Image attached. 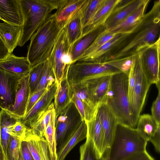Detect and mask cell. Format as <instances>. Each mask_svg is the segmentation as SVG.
<instances>
[{"mask_svg":"<svg viewBox=\"0 0 160 160\" xmlns=\"http://www.w3.org/2000/svg\"><path fill=\"white\" fill-rule=\"evenodd\" d=\"M32 67L26 57H17L12 53L0 61V68L20 75L28 74Z\"/></svg>","mask_w":160,"mask_h":160,"instance_id":"44dd1931","label":"cell"},{"mask_svg":"<svg viewBox=\"0 0 160 160\" xmlns=\"http://www.w3.org/2000/svg\"><path fill=\"white\" fill-rule=\"evenodd\" d=\"M121 72L114 67L103 63L78 61L69 66L67 78L71 86L100 76Z\"/></svg>","mask_w":160,"mask_h":160,"instance_id":"52a82bcc","label":"cell"},{"mask_svg":"<svg viewBox=\"0 0 160 160\" xmlns=\"http://www.w3.org/2000/svg\"><path fill=\"white\" fill-rule=\"evenodd\" d=\"M44 61L32 67L29 73V97L35 92L40 82L43 74Z\"/></svg>","mask_w":160,"mask_h":160,"instance_id":"f35d334b","label":"cell"},{"mask_svg":"<svg viewBox=\"0 0 160 160\" xmlns=\"http://www.w3.org/2000/svg\"><path fill=\"white\" fill-rule=\"evenodd\" d=\"M55 82V75L49 58L44 61L43 74L40 82L35 92L46 89Z\"/></svg>","mask_w":160,"mask_h":160,"instance_id":"8d00e7d4","label":"cell"},{"mask_svg":"<svg viewBox=\"0 0 160 160\" xmlns=\"http://www.w3.org/2000/svg\"><path fill=\"white\" fill-rule=\"evenodd\" d=\"M87 127L85 120H82L78 129L62 148L57 152L58 160H64L67 154L78 142L86 138Z\"/></svg>","mask_w":160,"mask_h":160,"instance_id":"83f0119b","label":"cell"},{"mask_svg":"<svg viewBox=\"0 0 160 160\" xmlns=\"http://www.w3.org/2000/svg\"><path fill=\"white\" fill-rule=\"evenodd\" d=\"M143 0H121L106 20L104 26L110 30L123 22L139 6Z\"/></svg>","mask_w":160,"mask_h":160,"instance_id":"7c38bea8","label":"cell"},{"mask_svg":"<svg viewBox=\"0 0 160 160\" xmlns=\"http://www.w3.org/2000/svg\"><path fill=\"white\" fill-rule=\"evenodd\" d=\"M124 160H155L146 150L134 153Z\"/></svg>","mask_w":160,"mask_h":160,"instance_id":"7dc6e473","label":"cell"},{"mask_svg":"<svg viewBox=\"0 0 160 160\" xmlns=\"http://www.w3.org/2000/svg\"><path fill=\"white\" fill-rule=\"evenodd\" d=\"M21 119L6 110L2 109L0 110V143L6 157L7 148L10 136V131L13 125Z\"/></svg>","mask_w":160,"mask_h":160,"instance_id":"d4e9b609","label":"cell"},{"mask_svg":"<svg viewBox=\"0 0 160 160\" xmlns=\"http://www.w3.org/2000/svg\"><path fill=\"white\" fill-rule=\"evenodd\" d=\"M143 72L151 85L160 82V38L138 51Z\"/></svg>","mask_w":160,"mask_h":160,"instance_id":"9c48e42d","label":"cell"},{"mask_svg":"<svg viewBox=\"0 0 160 160\" xmlns=\"http://www.w3.org/2000/svg\"><path fill=\"white\" fill-rule=\"evenodd\" d=\"M130 32L116 34L112 38L95 51L80 61L97 62Z\"/></svg>","mask_w":160,"mask_h":160,"instance_id":"836d02e7","label":"cell"},{"mask_svg":"<svg viewBox=\"0 0 160 160\" xmlns=\"http://www.w3.org/2000/svg\"><path fill=\"white\" fill-rule=\"evenodd\" d=\"M24 76L12 73L0 68L1 109L6 110L14 105L19 81Z\"/></svg>","mask_w":160,"mask_h":160,"instance_id":"8fae6325","label":"cell"},{"mask_svg":"<svg viewBox=\"0 0 160 160\" xmlns=\"http://www.w3.org/2000/svg\"><path fill=\"white\" fill-rule=\"evenodd\" d=\"M134 54L125 58L108 60L102 63L114 67L128 77L132 66Z\"/></svg>","mask_w":160,"mask_h":160,"instance_id":"ab89813d","label":"cell"},{"mask_svg":"<svg viewBox=\"0 0 160 160\" xmlns=\"http://www.w3.org/2000/svg\"><path fill=\"white\" fill-rule=\"evenodd\" d=\"M86 138L85 143L80 147L79 160H107L104 156H98L91 140L88 137Z\"/></svg>","mask_w":160,"mask_h":160,"instance_id":"74e56055","label":"cell"},{"mask_svg":"<svg viewBox=\"0 0 160 160\" xmlns=\"http://www.w3.org/2000/svg\"><path fill=\"white\" fill-rule=\"evenodd\" d=\"M70 48L66 32L64 27L57 38L49 58L52 64L55 82L58 86L65 74L68 71L69 66H67L64 64L63 58L65 53L69 52Z\"/></svg>","mask_w":160,"mask_h":160,"instance_id":"30bf717a","label":"cell"},{"mask_svg":"<svg viewBox=\"0 0 160 160\" xmlns=\"http://www.w3.org/2000/svg\"><path fill=\"white\" fill-rule=\"evenodd\" d=\"M148 142L136 128L118 122L105 157L107 160H124L134 153L146 150Z\"/></svg>","mask_w":160,"mask_h":160,"instance_id":"277c9868","label":"cell"},{"mask_svg":"<svg viewBox=\"0 0 160 160\" xmlns=\"http://www.w3.org/2000/svg\"><path fill=\"white\" fill-rule=\"evenodd\" d=\"M159 127L160 124L151 115L144 114L140 115L136 129L140 135L148 142Z\"/></svg>","mask_w":160,"mask_h":160,"instance_id":"f1b7e54d","label":"cell"},{"mask_svg":"<svg viewBox=\"0 0 160 160\" xmlns=\"http://www.w3.org/2000/svg\"><path fill=\"white\" fill-rule=\"evenodd\" d=\"M121 0H103L91 24L83 30L82 36L102 26Z\"/></svg>","mask_w":160,"mask_h":160,"instance_id":"7402d4cb","label":"cell"},{"mask_svg":"<svg viewBox=\"0 0 160 160\" xmlns=\"http://www.w3.org/2000/svg\"><path fill=\"white\" fill-rule=\"evenodd\" d=\"M22 141L20 139L10 135L6 149L7 160H18Z\"/></svg>","mask_w":160,"mask_h":160,"instance_id":"60d3db41","label":"cell"},{"mask_svg":"<svg viewBox=\"0 0 160 160\" xmlns=\"http://www.w3.org/2000/svg\"><path fill=\"white\" fill-rule=\"evenodd\" d=\"M47 88L35 92L29 97L27 106L25 114L31 109L39 99L45 92Z\"/></svg>","mask_w":160,"mask_h":160,"instance_id":"f6af8a7d","label":"cell"},{"mask_svg":"<svg viewBox=\"0 0 160 160\" xmlns=\"http://www.w3.org/2000/svg\"><path fill=\"white\" fill-rule=\"evenodd\" d=\"M64 25L58 21L54 13L33 35L30 39L26 57L32 67L49 58Z\"/></svg>","mask_w":160,"mask_h":160,"instance_id":"7a4b0ae2","label":"cell"},{"mask_svg":"<svg viewBox=\"0 0 160 160\" xmlns=\"http://www.w3.org/2000/svg\"><path fill=\"white\" fill-rule=\"evenodd\" d=\"M22 32V26L0 22V38L11 53L18 46Z\"/></svg>","mask_w":160,"mask_h":160,"instance_id":"ffe728a7","label":"cell"},{"mask_svg":"<svg viewBox=\"0 0 160 160\" xmlns=\"http://www.w3.org/2000/svg\"><path fill=\"white\" fill-rule=\"evenodd\" d=\"M0 13L3 22L22 26L23 17L19 0H0Z\"/></svg>","mask_w":160,"mask_h":160,"instance_id":"e0dca14e","label":"cell"},{"mask_svg":"<svg viewBox=\"0 0 160 160\" xmlns=\"http://www.w3.org/2000/svg\"><path fill=\"white\" fill-rule=\"evenodd\" d=\"M40 138L30 128L28 127L25 137L23 140L26 142L29 150L35 160H41Z\"/></svg>","mask_w":160,"mask_h":160,"instance_id":"d590c367","label":"cell"},{"mask_svg":"<svg viewBox=\"0 0 160 160\" xmlns=\"http://www.w3.org/2000/svg\"><path fill=\"white\" fill-rule=\"evenodd\" d=\"M28 128V127L23 124L20 120L12 126L10 131V135L22 141L25 137Z\"/></svg>","mask_w":160,"mask_h":160,"instance_id":"b9f144b4","label":"cell"},{"mask_svg":"<svg viewBox=\"0 0 160 160\" xmlns=\"http://www.w3.org/2000/svg\"><path fill=\"white\" fill-rule=\"evenodd\" d=\"M111 75L100 76L80 83L85 87L89 96L97 107L105 100L109 88Z\"/></svg>","mask_w":160,"mask_h":160,"instance_id":"5bb4252c","label":"cell"},{"mask_svg":"<svg viewBox=\"0 0 160 160\" xmlns=\"http://www.w3.org/2000/svg\"></svg>","mask_w":160,"mask_h":160,"instance_id":"11a10c76","label":"cell"},{"mask_svg":"<svg viewBox=\"0 0 160 160\" xmlns=\"http://www.w3.org/2000/svg\"><path fill=\"white\" fill-rule=\"evenodd\" d=\"M103 0H86L82 7L81 20L83 30L90 25Z\"/></svg>","mask_w":160,"mask_h":160,"instance_id":"1f68e13d","label":"cell"},{"mask_svg":"<svg viewBox=\"0 0 160 160\" xmlns=\"http://www.w3.org/2000/svg\"><path fill=\"white\" fill-rule=\"evenodd\" d=\"M18 160H23L22 157V156L21 155V154L20 153V151Z\"/></svg>","mask_w":160,"mask_h":160,"instance_id":"f5cc1de1","label":"cell"},{"mask_svg":"<svg viewBox=\"0 0 160 160\" xmlns=\"http://www.w3.org/2000/svg\"><path fill=\"white\" fill-rule=\"evenodd\" d=\"M62 0H19L23 17L21 37L18 46L30 40L38 29L57 10Z\"/></svg>","mask_w":160,"mask_h":160,"instance_id":"3957f363","label":"cell"},{"mask_svg":"<svg viewBox=\"0 0 160 160\" xmlns=\"http://www.w3.org/2000/svg\"><path fill=\"white\" fill-rule=\"evenodd\" d=\"M11 54L0 38V61L6 58Z\"/></svg>","mask_w":160,"mask_h":160,"instance_id":"f907efd6","label":"cell"},{"mask_svg":"<svg viewBox=\"0 0 160 160\" xmlns=\"http://www.w3.org/2000/svg\"><path fill=\"white\" fill-rule=\"evenodd\" d=\"M151 115L159 124H160V90L158 95L153 102L151 108Z\"/></svg>","mask_w":160,"mask_h":160,"instance_id":"7bdbcfd3","label":"cell"},{"mask_svg":"<svg viewBox=\"0 0 160 160\" xmlns=\"http://www.w3.org/2000/svg\"><path fill=\"white\" fill-rule=\"evenodd\" d=\"M20 153L23 160H35L29 150L26 142L25 140L22 141Z\"/></svg>","mask_w":160,"mask_h":160,"instance_id":"c3c4849f","label":"cell"},{"mask_svg":"<svg viewBox=\"0 0 160 160\" xmlns=\"http://www.w3.org/2000/svg\"><path fill=\"white\" fill-rule=\"evenodd\" d=\"M128 92V77L122 72L112 75L109 88L103 102L110 108L118 123L132 128Z\"/></svg>","mask_w":160,"mask_h":160,"instance_id":"5b68a950","label":"cell"},{"mask_svg":"<svg viewBox=\"0 0 160 160\" xmlns=\"http://www.w3.org/2000/svg\"><path fill=\"white\" fill-rule=\"evenodd\" d=\"M153 145L156 151L158 153L160 152V127H159L154 134L148 140Z\"/></svg>","mask_w":160,"mask_h":160,"instance_id":"681fc988","label":"cell"},{"mask_svg":"<svg viewBox=\"0 0 160 160\" xmlns=\"http://www.w3.org/2000/svg\"><path fill=\"white\" fill-rule=\"evenodd\" d=\"M82 121L79 112L72 102L60 114L55 117L57 152L78 129Z\"/></svg>","mask_w":160,"mask_h":160,"instance_id":"ba28073f","label":"cell"},{"mask_svg":"<svg viewBox=\"0 0 160 160\" xmlns=\"http://www.w3.org/2000/svg\"><path fill=\"white\" fill-rule=\"evenodd\" d=\"M54 109L53 102L48 108L28 127L38 136L44 137L45 128L49 123L52 112Z\"/></svg>","mask_w":160,"mask_h":160,"instance_id":"4dcf8cb0","label":"cell"},{"mask_svg":"<svg viewBox=\"0 0 160 160\" xmlns=\"http://www.w3.org/2000/svg\"><path fill=\"white\" fill-rule=\"evenodd\" d=\"M29 73L20 80L17 88L14 105L6 110L13 115L22 118L25 115L30 96Z\"/></svg>","mask_w":160,"mask_h":160,"instance_id":"2e32d148","label":"cell"},{"mask_svg":"<svg viewBox=\"0 0 160 160\" xmlns=\"http://www.w3.org/2000/svg\"><path fill=\"white\" fill-rule=\"evenodd\" d=\"M55 117L54 109L52 112L50 122L45 128L44 138L48 143L51 158L53 160H58L55 136Z\"/></svg>","mask_w":160,"mask_h":160,"instance_id":"d6a6232c","label":"cell"},{"mask_svg":"<svg viewBox=\"0 0 160 160\" xmlns=\"http://www.w3.org/2000/svg\"><path fill=\"white\" fill-rule=\"evenodd\" d=\"M58 85L55 82L48 87L44 93L31 109L21 119L28 127L30 124L44 111L46 110L54 100Z\"/></svg>","mask_w":160,"mask_h":160,"instance_id":"9a60e30c","label":"cell"},{"mask_svg":"<svg viewBox=\"0 0 160 160\" xmlns=\"http://www.w3.org/2000/svg\"><path fill=\"white\" fill-rule=\"evenodd\" d=\"M82 5L72 14L64 25L70 47L82 35L83 28L81 20Z\"/></svg>","mask_w":160,"mask_h":160,"instance_id":"cb8c5ba5","label":"cell"},{"mask_svg":"<svg viewBox=\"0 0 160 160\" xmlns=\"http://www.w3.org/2000/svg\"><path fill=\"white\" fill-rule=\"evenodd\" d=\"M71 92H74L82 103L85 111L84 120H91L96 115L98 107L94 104L83 85L77 84L71 86Z\"/></svg>","mask_w":160,"mask_h":160,"instance_id":"4316f807","label":"cell"},{"mask_svg":"<svg viewBox=\"0 0 160 160\" xmlns=\"http://www.w3.org/2000/svg\"><path fill=\"white\" fill-rule=\"evenodd\" d=\"M96 115L103 131L106 151L109 148L112 141L118 120L112 110L105 102L98 105Z\"/></svg>","mask_w":160,"mask_h":160,"instance_id":"4fadbf2b","label":"cell"},{"mask_svg":"<svg viewBox=\"0 0 160 160\" xmlns=\"http://www.w3.org/2000/svg\"><path fill=\"white\" fill-rule=\"evenodd\" d=\"M105 29L104 26L100 27L82 36L74 42L71 47L69 51L72 63L76 62L78 58L89 46L98 34Z\"/></svg>","mask_w":160,"mask_h":160,"instance_id":"484cf974","label":"cell"},{"mask_svg":"<svg viewBox=\"0 0 160 160\" xmlns=\"http://www.w3.org/2000/svg\"><path fill=\"white\" fill-rule=\"evenodd\" d=\"M160 0H156L151 10L132 31L100 58L98 62L102 63L130 56L153 44L160 38Z\"/></svg>","mask_w":160,"mask_h":160,"instance_id":"6da1fadb","label":"cell"},{"mask_svg":"<svg viewBox=\"0 0 160 160\" xmlns=\"http://www.w3.org/2000/svg\"><path fill=\"white\" fill-rule=\"evenodd\" d=\"M68 71L58 86L55 94L53 102L56 117L60 114L71 102V88L67 78Z\"/></svg>","mask_w":160,"mask_h":160,"instance_id":"d6986e66","label":"cell"},{"mask_svg":"<svg viewBox=\"0 0 160 160\" xmlns=\"http://www.w3.org/2000/svg\"><path fill=\"white\" fill-rule=\"evenodd\" d=\"M133 66L135 82L129 102L132 128H136L138 119L142 109L151 85L143 72L138 52L134 54Z\"/></svg>","mask_w":160,"mask_h":160,"instance_id":"8992f818","label":"cell"},{"mask_svg":"<svg viewBox=\"0 0 160 160\" xmlns=\"http://www.w3.org/2000/svg\"><path fill=\"white\" fill-rule=\"evenodd\" d=\"M0 160H7L3 149L0 143Z\"/></svg>","mask_w":160,"mask_h":160,"instance_id":"816d5d0a","label":"cell"},{"mask_svg":"<svg viewBox=\"0 0 160 160\" xmlns=\"http://www.w3.org/2000/svg\"><path fill=\"white\" fill-rule=\"evenodd\" d=\"M41 160H53L51 156L48 143L44 137L40 139Z\"/></svg>","mask_w":160,"mask_h":160,"instance_id":"ee69618b","label":"cell"},{"mask_svg":"<svg viewBox=\"0 0 160 160\" xmlns=\"http://www.w3.org/2000/svg\"><path fill=\"white\" fill-rule=\"evenodd\" d=\"M0 20H1V16L0 13Z\"/></svg>","mask_w":160,"mask_h":160,"instance_id":"db71d44e","label":"cell"},{"mask_svg":"<svg viewBox=\"0 0 160 160\" xmlns=\"http://www.w3.org/2000/svg\"><path fill=\"white\" fill-rule=\"evenodd\" d=\"M149 0H143L138 8L122 23L108 30L117 34L130 32L140 20L143 17Z\"/></svg>","mask_w":160,"mask_h":160,"instance_id":"603a6c76","label":"cell"},{"mask_svg":"<svg viewBox=\"0 0 160 160\" xmlns=\"http://www.w3.org/2000/svg\"><path fill=\"white\" fill-rule=\"evenodd\" d=\"M116 34L105 29L98 34L89 46L78 58L76 62L81 61L92 53L112 38Z\"/></svg>","mask_w":160,"mask_h":160,"instance_id":"e575fe53","label":"cell"},{"mask_svg":"<svg viewBox=\"0 0 160 160\" xmlns=\"http://www.w3.org/2000/svg\"><path fill=\"white\" fill-rule=\"evenodd\" d=\"M71 102L74 104L81 115L82 120H84L85 111L82 103L79 98L72 92H71Z\"/></svg>","mask_w":160,"mask_h":160,"instance_id":"bcb514c9","label":"cell"},{"mask_svg":"<svg viewBox=\"0 0 160 160\" xmlns=\"http://www.w3.org/2000/svg\"><path fill=\"white\" fill-rule=\"evenodd\" d=\"M85 121L87 127V137L92 142L98 156L102 157L106 150L104 134L100 120L96 115L91 120Z\"/></svg>","mask_w":160,"mask_h":160,"instance_id":"ac0fdd59","label":"cell"},{"mask_svg":"<svg viewBox=\"0 0 160 160\" xmlns=\"http://www.w3.org/2000/svg\"><path fill=\"white\" fill-rule=\"evenodd\" d=\"M86 0H62L55 12L56 19L60 23H65Z\"/></svg>","mask_w":160,"mask_h":160,"instance_id":"f546056e","label":"cell"}]
</instances>
